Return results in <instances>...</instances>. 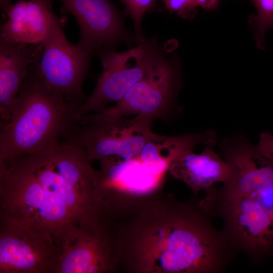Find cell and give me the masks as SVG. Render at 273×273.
I'll use <instances>...</instances> for the list:
<instances>
[{
  "label": "cell",
  "instance_id": "6da1fadb",
  "mask_svg": "<svg viewBox=\"0 0 273 273\" xmlns=\"http://www.w3.org/2000/svg\"><path fill=\"white\" fill-rule=\"evenodd\" d=\"M90 162L82 148L65 140L0 163V216L46 231L58 243L103 212Z\"/></svg>",
  "mask_w": 273,
  "mask_h": 273
},
{
  "label": "cell",
  "instance_id": "7a4b0ae2",
  "mask_svg": "<svg viewBox=\"0 0 273 273\" xmlns=\"http://www.w3.org/2000/svg\"><path fill=\"white\" fill-rule=\"evenodd\" d=\"M223 186L205 190L201 201L232 247L250 263L273 256V162L251 151L234 156Z\"/></svg>",
  "mask_w": 273,
  "mask_h": 273
},
{
  "label": "cell",
  "instance_id": "3957f363",
  "mask_svg": "<svg viewBox=\"0 0 273 273\" xmlns=\"http://www.w3.org/2000/svg\"><path fill=\"white\" fill-rule=\"evenodd\" d=\"M37 63L20 87L9 121L1 122L0 163L47 149L66 140L76 125V109L44 83Z\"/></svg>",
  "mask_w": 273,
  "mask_h": 273
},
{
  "label": "cell",
  "instance_id": "277c9868",
  "mask_svg": "<svg viewBox=\"0 0 273 273\" xmlns=\"http://www.w3.org/2000/svg\"><path fill=\"white\" fill-rule=\"evenodd\" d=\"M201 202L178 205L171 214L165 236L156 245L157 265L171 272L223 273L238 253Z\"/></svg>",
  "mask_w": 273,
  "mask_h": 273
},
{
  "label": "cell",
  "instance_id": "5b68a950",
  "mask_svg": "<svg viewBox=\"0 0 273 273\" xmlns=\"http://www.w3.org/2000/svg\"><path fill=\"white\" fill-rule=\"evenodd\" d=\"M152 120L134 116L111 118H80L66 140L79 146L90 161L101 165L135 160L153 132Z\"/></svg>",
  "mask_w": 273,
  "mask_h": 273
},
{
  "label": "cell",
  "instance_id": "8992f818",
  "mask_svg": "<svg viewBox=\"0 0 273 273\" xmlns=\"http://www.w3.org/2000/svg\"><path fill=\"white\" fill-rule=\"evenodd\" d=\"M165 51L156 37L144 38L126 51L101 50L95 53L103 67L92 94L74 115L76 121L85 115L101 113L111 103L117 102L150 70Z\"/></svg>",
  "mask_w": 273,
  "mask_h": 273
},
{
  "label": "cell",
  "instance_id": "52a82bcc",
  "mask_svg": "<svg viewBox=\"0 0 273 273\" xmlns=\"http://www.w3.org/2000/svg\"><path fill=\"white\" fill-rule=\"evenodd\" d=\"M180 83V63L175 56L164 52L115 105L88 115L98 119L138 116L153 121L165 119L172 110Z\"/></svg>",
  "mask_w": 273,
  "mask_h": 273
},
{
  "label": "cell",
  "instance_id": "ba28073f",
  "mask_svg": "<svg viewBox=\"0 0 273 273\" xmlns=\"http://www.w3.org/2000/svg\"><path fill=\"white\" fill-rule=\"evenodd\" d=\"M64 22V17L54 18L36 70L44 83L77 111L87 98L82 85L93 54L67 40Z\"/></svg>",
  "mask_w": 273,
  "mask_h": 273
},
{
  "label": "cell",
  "instance_id": "9c48e42d",
  "mask_svg": "<svg viewBox=\"0 0 273 273\" xmlns=\"http://www.w3.org/2000/svg\"><path fill=\"white\" fill-rule=\"evenodd\" d=\"M59 254L48 232L0 216V273H54Z\"/></svg>",
  "mask_w": 273,
  "mask_h": 273
},
{
  "label": "cell",
  "instance_id": "30bf717a",
  "mask_svg": "<svg viewBox=\"0 0 273 273\" xmlns=\"http://www.w3.org/2000/svg\"><path fill=\"white\" fill-rule=\"evenodd\" d=\"M63 14H71L79 27L77 43L93 54L101 50H114L133 37L126 29L120 11L111 0H60Z\"/></svg>",
  "mask_w": 273,
  "mask_h": 273
},
{
  "label": "cell",
  "instance_id": "8fae6325",
  "mask_svg": "<svg viewBox=\"0 0 273 273\" xmlns=\"http://www.w3.org/2000/svg\"><path fill=\"white\" fill-rule=\"evenodd\" d=\"M101 218L82 223L59 241V256L54 273L107 271L111 264V246Z\"/></svg>",
  "mask_w": 273,
  "mask_h": 273
},
{
  "label": "cell",
  "instance_id": "7c38bea8",
  "mask_svg": "<svg viewBox=\"0 0 273 273\" xmlns=\"http://www.w3.org/2000/svg\"><path fill=\"white\" fill-rule=\"evenodd\" d=\"M56 16L52 0H17L2 16L0 41L42 44Z\"/></svg>",
  "mask_w": 273,
  "mask_h": 273
},
{
  "label": "cell",
  "instance_id": "4fadbf2b",
  "mask_svg": "<svg viewBox=\"0 0 273 273\" xmlns=\"http://www.w3.org/2000/svg\"><path fill=\"white\" fill-rule=\"evenodd\" d=\"M42 44H25L0 41V114L9 121L20 87L32 65L39 61Z\"/></svg>",
  "mask_w": 273,
  "mask_h": 273
},
{
  "label": "cell",
  "instance_id": "5bb4252c",
  "mask_svg": "<svg viewBox=\"0 0 273 273\" xmlns=\"http://www.w3.org/2000/svg\"><path fill=\"white\" fill-rule=\"evenodd\" d=\"M213 147L206 145L200 154H195L193 150L184 153L172 161L168 169L196 193L209 189L216 183H224L229 176V166Z\"/></svg>",
  "mask_w": 273,
  "mask_h": 273
},
{
  "label": "cell",
  "instance_id": "9a60e30c",
  "mask_svg": "<svg viewBox=\"0 0 273 273\" xmlns=\"http://www.w3.org/2000/svg\"><path fill=\"white\" fill-rule=\"evenodd\" d=\"M214 146L215 133L204 132L167 136L152 133L141 151L139 158L154 175L159 176L169 169L172 161L200 144Z\"/></svg>",
  "mask_w": 273,
  "mask_h": 273
},
{
  "label": "cell",
  "instance_id": "2e32d148",
  "mask_svg": "<svg viewBox=\"0 0 273 273\" xmlns=\"http://www.w3.org/2000/svg\"><path fill=\"white\" fill-rule=\"evenodd\" d=\"M249 1L256 10V14L249 16V25L253 31L256 47L264 50L266 32L269 29H273V0Z\"/></svg>",
  "mask_w": 273,
  "mask_h": 273
},
{
  "label": "cell",
  "instance_id": "e0dca14e",
  "mask_svg": "<svg viewBox=\"0 0 273 273\" xmlns=\"http://www.w3.org/2000/svg\"><path fill=\"white\" fill-rule=\"evenodd\" d=\"M125 5L127 13L132 18L134 24L135 38L137 43L143 40L142 22L145 14L157 9L158 0H120Z\"/></svg>",
  "mask_w": 273,
  "mask_h": 273
},
{
  "label": "cell",
  "instance_id": "ac0fdd59",
  "mask_svg": "<svg viewBox=\"0 0 273 273\" xmlns=\"http://www.w3.org/2000/svg\"><path fill=\"white\" fill-rule=\"evenodd\" d=\"M170 14L176 13L181 18L194 19L199 7L196 0H160Z\"/></svg>",
  "mask_w": 273,
  "mask_h": 273
},
{
  "label": "cell",
  "instance_id": "d6986e66",
  "mask_svg": "<svg viewBox=\"0 0 273 273\" xmlns=\"http://www.w3.org/2000/svg\"><path fill=\"white\" fill-rule=\"evenodd\" d=\"M256 147L262 156L273 162V135L269 132H262Z\"/></svg>",
  "mask_w": 273,
  "mask_h": 273
},
{
  "label": "cell",
  "instance_id": "ffe728a7",
  "mask_svg": "<svg viewBox=\"0 0 273 273\" xmlns=\"http://www.w3.org/2000/svg\"><path fill=\"white\" fill-rule=\"evenodd\" d=\"M198 5L204 10L213 11L220 4V0H196Z\"/></svg>",
  "mask_w": 273,
  "mask_h": 273
},
{
  "label": "cell",
  "instance_id": "44dd1931",
  "mask_svg": "<svg viewBox=\"0 0 273 273\" xmlns=\"http://www.w3.org/2000/svg\"><path fill=\"white\" fill-rule=\"evenodd\" d=\"M12 4V0H0V7L3 12L2 16L7 12Z\"/></svg>",
  "mask_w": 273,
  "mask_h": 273
}]
</instances>
